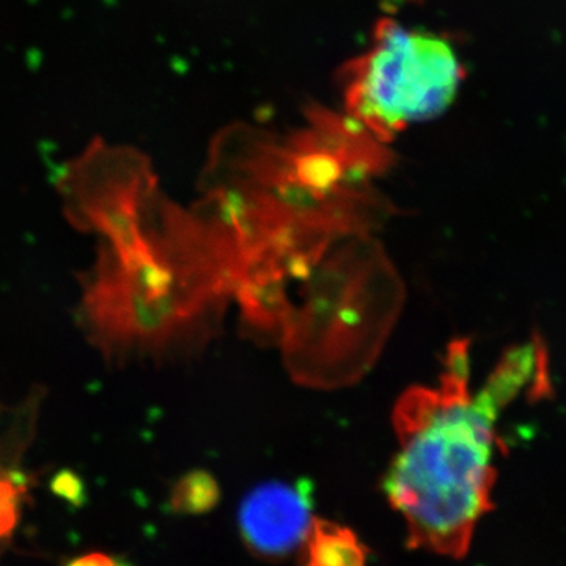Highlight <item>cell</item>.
<instances>
[{"label":"cell","mask_w":566,"mask_h":566,"mask_svg":"<svg viewBox=\"0 0 566 566\" xmlns=\"http://www.w3.org/2000/svg\"><path fill=\"white\" fill-rule=\"evenodd\" d=\"M62 566H126V564L120 558L112 556V554L93 551V553L70 558Z\"/></svg>","instance_id":"7"},{"label":"cell","mask_w":566,"mask_h":566,"mask_svg":"<svg viewBox=\"0 0 566 566\" xmlns=\"http://www.w3.org/2000/svg\"><path fill=\"white\" fill-rule=\"evenodd\" d=\"M367 547L352 528L314 517L304 538L301 566H365Z\"/></svg>","instance_id":"4"},{"label":"cell","mask_w":566,"mask_h":566,"mask_svg":"<svg viewBox=\"0 0 566 566\" xmlns=\"http://www.w3.org/2000/svg\"><path fill=\"white\" fill-rule=\"evenodd\" d=\"M312 520L303 488L270 483L253 491L241 506V534L253 553L277 557L303 542Z\"/></svg>","instance_id":"3"},{"label":"cell","mask_w":566,"mask_h":566,"mask_svg":"<svg viewBox=\"0 0 566 566\" xmlns=\"http://www.w3.org/2000/svg\"><path fill=\"white\" fill-rule=\"evenodd\" d=\"M463 70L452 44L397 24L382 28L353 82V112L379 132H397L449 109Z\"/></svg>","instance_id":"2"},{"label":"cell","mask_w":566,"mask_h":566,"mask_svg":"<svg viewBox=\"0 0 566 566\" xmlns=\"http://www.w3.org/2000/svg\"><path fill=\"white\" fill-rule=\"evenodd\" d=\"M515 400L488 378L471 392L469 342L450 344L438 387H412L394 409L397 457L385 491L408 527V545L439 556L468 554L493 506L495 420Z\"/></svg>","instance_id":"1"},{"label":"cell","mask_w":566,"mask_h":566,"mask_svg":"<svg viewBox=\"0 0 566 566\" xmlns=\"http://www.w3.org/2000/svg\"><path fill=\"white\" fill-rule=\"evenodd\" d=\"M22 488L0 476V545L11 542L21 517Z\"/></svg>","instance_id":"6"},{"label":"cell","mask_w":566,"mask_h":566,"mask_svg":"<svg viewBox=\"0 0 566 566\" xmlns=\"http://www.w3.org/2000/svg\"><path fill=\"white\" fill-rule=\"evenodd\" d=\"M214 480L211 476L197 472L182 479L172 493V506L175 512L203 513L211 509L216 501Z\"/></svg>","instance_id":"5"}]
</instances>
